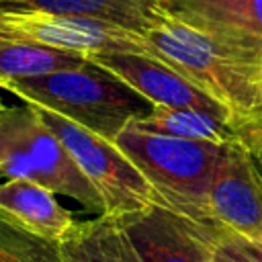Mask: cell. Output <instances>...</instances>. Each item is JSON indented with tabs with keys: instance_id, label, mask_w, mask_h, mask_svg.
<instances>
[{
	"instance_id": "13",
	"label": "cell",
	"mask_w": 262,
	"mask_h": 262,
	"mask_svg": "<svg viewBox=\"0 0 262 262\" xmlns=\"http://www.w3.org/2000/svg\"><path fill=\"white\" fill-rule=\"evenodd\" d=\"M59 244L66 262H143L121 221L111 215L76 221Z\"/></svg>"
},
{
	"instance_id": "21",
	"label": "cell",
	"mask_w": 262,
	"mask_h": 262,
	"mask_svg": "<svg viewBox=\"0 0 262 262\" xmlns=\"http://www.w3.org/2000/svg\"><path fill=\"white\" fill-rule=\"evenodd\" d=\"M154 2H156V0H154Z\"/></svg>"
},
{
	"instance_id": "10",
	"label": "cell",
	"mask_w": 262,
	"mask_h": 262,
	"mask_svg": "<svg viewBox=\"0 0 262 262\" xmlns=\"http://www.w3.org/2000/svg\"><path fill=\"white\" fill-rule=\"evenodd\" d=\"M143 262H199L203 223L162 205L117 217Z\"/></svg>"
},
{
	"instance_id": "20",
	"label": "cell",
	"mask_w": 262,
	"mask_h": 262,
	"mask_svg": "<svg viewBox=\"0 0 262 262\" xmlns=\"http://www.w3.org/2000/svg\"><path fill=\"white\" fill-rule=\"evenodd\" d=\"M0 14H2V12H0Z\"/></svg>"
},
{
	"instance_id": "17",
	"label": "cell",
	"mask_w": 262,
	"mask_h": 262,
	"mask_svg": "<svg viewBox=\"0 0 262 262\" xmlns=\"http://www.w3.org/2000/svg\"><path fill=\"white\" fill-rule=\"evenodd\" d=\"M209 244L225 262H262V239H250L211 223Z\"/></svg>"
},
{
	"instance_id": "16",
	"label": "cell",
	"mask_w": 262,
	"mask_h": 262,
	"mask_svg": "<svg viewBox=\"0 0 262 262\" xmlns=\"http://www.w3.org/2000/svg\"><path fill=\"white\" fill-rule=\"evenodd\" d=\"M0 262H66L61 244L49 239L0 207Z\"/></svg>"
},
{
	"instance_id": "2",
	"label": "cell",
	"mask_w": 262,
	"mask_h": 262,
	"mask_svg": "<svg viewBox=\"0 0 262 262\" xmlns=\"http://www.w3.org/2000/svg\"><path fill=\"white\" fill-rule=\"evenodd\" d=\"M2 88L23 102L53 111L111 141L154 111L143 94L92 61L20 78Z\"/></svg>"
},
{
	"instance_id": "11",
	"label": "cell",
	"mask_w": 262,
	"mask_h": 262,
	"mask_svg": "<svg viewBox=\"0 0 262 262\" xmlns=\"http://www.w3.org/2000/svg\"><path fill=\"white\" fill-rule=\"evenodd\" d=\"M0 12L88 16L121 25L141 35L154 27L160 14L154 0H0Z\"/></svg>"
},
{
	"instance_id": "6",
	"label": "cell",
	"mask_w": 262,
	"mask_h": 262,
	"mask_svg": "<svg viewBox=\"0 0 262 262\" xmlns=\"http://www.w3.org/2000/svg\"><path fill=\"white\" fill-rule=\"evenodd\" d=\"M0 39L47 45L70 53H80L86 59L98 53H141L154 57V49L145 35L88 16L2 12Z\"/></svg>"
},
{
	"instance_id": "14",
	"label": "cell",
	"mask_w": 262,
	"mask_h": 262,
	"mask_svg": "<svg viewBox=\"0 0 262 262\" xmlns=\"http://www.w3.org/2000/svg\"><path fill=\"white\" fill-rule=\"evenodd\" d=\"M131 125L143 131L182 137V139H199V141H211V143L242 141L239 133L233 129L229 121L196 108L154 106V111L147 117Z\"/></svg>"
},
{
	"instance_id": "5",
	"label": "cell",
	"mask_w": 262,
	"mask_h": 262,
	"mask_svg": "<svg viewBox=\"0 0 262 262\" xmlns=\"http://www.w3.org/2000/svg\"><path fill=\"white\" fill-rule=\"evenodd\" d=\"M37 108L41 119L61 139L82 174L100 194L104 203V215L123 217L154 205L164 207L160 194L115 141L53 111L41 106Z\"/></svg>"
},
{
	"instance_id": "12",
	"label": "cell",
	"mask_w": 262,
	"mask_h": 262,
	"mask_svg": "<svg viewBox=\"0 0 262 262\" xmlns=\"http://www.w3.org/2000/svg\"><path fill=\"white\" fill-rule=\"evenodd\" d=\"M0 207L29 229L55 242H61L76 225L74 213L59 205L53 190L27 178L0 182Z\"/></svg>"
},
{
	"instance_id": "18",
	"label": "cell",
	"mask_w": 262,
	"mask_h": 262,
	"mask_svg": "<svg viewBox=\"0 0 262 262\" xmlns=\"http://www.w3.org/2000/svg\"><path fill=\"white\" fill-rule=\"evenodd\" d=\"M209 225L211 223H203V227H201V258H199V262H225L209 244Z\"/></svg>"
},
{
	"instance_id": "3",
	"label": "cell",
	"mask_w": 262,
	"mask_h": 262,
	"mask_svg": "<svg viewBox=\"0 0 262 262\" xmlns=\"http://www.w3.org/2000/svg\"><path fill=\"white\" fill-rule=\"evenodd\" d=\"M115 143L147 178L166 209L211 223L207 199L225 143L151 133L133 125H127Z\"/></svg>"
},
{
	"instance_id": "15",
	"label": "cell",
	"mask_w": 262,
	"mask_h": 262,
	"mask_svg": "<svg viewBox=\"0 0 262 262\" xmlns=\"http://www.w3.org/2000/svg\"><path fill=\"white\" fill-rule=\"evenodd\" d=\"M88 61L80 53L53 49L29 41L0 39V88L8 82L74 68Z\"/></svg>"
},
{
	"instance_id": "8",
	"label": "cell",
	"mask_w": 262,
	"mask_h": 262,
	"mask_svg": "<svg viewBox=\"0 0 262 262\" xmlns=\"http://www.w3.org/2000/svg\"><path fill=\"white\" fill-rule=\"evenodd\" d=\"M156 6L262 66V0H156Z\"/></svg>"
},
{
	"instance_id": "1",
	"label": "cell",
	"mask_w": 262,
	"mask_h": 262,
	"mask_svg": "<svg viewBox=\"0 0 262 262\" xmlns=\"http://www.w3.org/2000/svg\"><path fill=\"white\" fill-rule=\"evenodd\" d=\"M145 39L154 57L223 104L239 139L262 151V66L231 53L207 33L162 10Z\"/></svg>"
},
{
	"instance_id": "9",
	"label": "cell",
	"mask_w": 262,
	"mask_h": 262,
	"mask_svg": "<svg viewBox=\"0 0 262 262\" xmlns=\"http://www.w3.org/2000/svg\"><path fill=\"white\" fill-rule=\"evenodd\" d=\"M88 61L119 76L123 82L143 94L154 106L196 108L221 117L233 125L223 104H219L215 98L194 86L188 78H184L180 72H176L158 57L141 53H98L90 55Z\"/></svg>"
},
{
	"instance_id": "4",
	"label": "cell",
	"mask_w": 262,
	"mask_h": 262,
	"mask_svg": "<svg viewBox=\"0 0 262 262\" xmlns=\"http://www.w3.org/2000/svg\"><path fill=\"white\" fill-rule=\"evenodd\" d=\"M0 176L39 182L55 194L74 199L88 213L104 215L100 194L35 104L23 102L0 111Z\"/></svg>"
},
{
	"instance_id": "19",
	"label": "cell",
	"mask_w": 262,
	"mask_h": 262,
	"mask_svg": "<svg viewBox=\"0 0 262 262\" xmlns=\"http://www.w3.org/2000/svg\"><path fill=\"white\" fill-rule=\"evenodd\" d=\"M2 108H6V104H4V100L0 98V111H2Z\"/></svg>"
},
{
	"instance_id": "7",
	"label": "cell",
	"mask_w": 262,
	"mask_h": 262,
	"mask_svg": "<svg viewBox=\"0 0 262 262\" xmlns=\"http://www.w3.org/2000/svg\"><path fill=\"white\" fill-rule=\"evenodd\" d=\"M209 221L250 239H262V151L227 141L207 199Z\"/></svg>"
}]
</instances>
